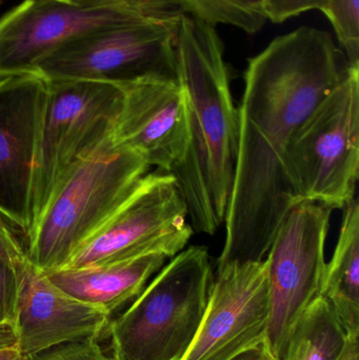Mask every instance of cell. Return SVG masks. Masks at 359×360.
I'll return each instance as SVG.
<instances>
[{
  "label": "cell",
  "instance_id": "1",
  "mask_svg": "<svg viewBox=\"0 0 359 360\" xmlns=\"http://www.w3.org/2000/svg\"><path fill=\"white\" fill-rule=\"evenodd\" d=\"M349 68L328 32L301 27L249 59L238 108V150L217 266L261 262L299 205L287 172L301 124Z\"/></svg>",
  "mask_w": 359,
  "mask_h": 360
},
{
  "label": "cell",
  "instance_id": "2",
  "mask_svg": "<svg viewBox=\"0 0 359 360\" xmlns=\"http://www.w3.org/2000/svg\"><path fill=\"white\" fill-rule=\"evenodd\" d=\"M176 61L185 99L188 147L171 174L183 193L193 232L213 235L225 224L238 150V111L216 27L183 14Z\"/></svg>",
  "mask_w": 359,
  "mask_h": 360
},
{
  "label": "cell",
  "instance_id": "3",
  "mask_svg": "<svg viewBox=\"0 0 359 360\" xmlns=\"http://www.w3.org/2000/svg\"><path fill=\"white\" fill-rule=\"evenodd\" d=\"M150 166L112 134L82 154L57 186L27 236L29 259L42 272L58 270L132 194Z\"/></svg>",
  "mask_w": 359,
  "mask_h": 360
},
{
  "label": "cell",
  "instance_id": "4",
  "mask_svg": "<svg viewBox=\"0 0 359 360\" xmlns=\"http://www.w3.org/2000/svg\"><path fill=\"white\" fill-rule=\"evenodd\" d=\"M213 271L207 248L183 249L110 321L114 360H181L204 319Z\"/></svg>",
  "mask_w": 359,
  "mask_h": 360
},
{
  "label": "cell",
  "instance_id": "5",
  "mask_svg": "<svg viewBox=\"0 0 359 360\" xmlns=\"http://www.w3.org/2000/svg\"><path fill=\"white\" fill-rule=\"evenodd\" d=\"M185 14L181 0H156L141 18L97 30L61 48L36 68L46 80L122 84L145 78L177 79L176 40Z\"/></svg>",
  "mask_w": 359,
  "mask_h": 360
},
{
  "label": "cell",
  "instance_id": "6",
  "mask_svg": "<svg viewBox=\"0 0 359 360\" xmlns=\"http://www.w3.org/2000/svg\"><path fill=\"white\" fill-rule=\"evenodd\" d=\"M287 172L297 202L344 209L359 172V68L349 67L297 131Z\"/></svg>",
  "mask_w": 359,
  "mask_h": 360
},
{
  "label": "cell",
  "instance_id": "7",
  "mask_svg": "<svg viewBox=\"0 0 359 360\" xmlns=\"http://www.w3.org/2000/svg\"><path fill=\"white\" fill-rule=\"evenodd\" d=\"M46 89L31 231L74 162L112 134L124 97L119 84L91 80H46Z\"/></svg>",
  "mask_w": 359,
  "mask_h": 360
},
{
  "label": "cell",
  "instance_id": "8",
  "mask_svg": "<svg viewBox=\"0 0 359 360\" xmlns=\"http://www.w3.org/2000/svg\"><path fill=\"white\" fill-rule=\"evenodd\" d=\"M193 233L176 179L171 173H150L61 269L101 266L149 253L174 257Z\"/></svg>",
  "mask_w": 359,
  "mask_h": 360
},
{
  "label": "cell",
  "instance_id": "9",
  "mask_svg": "<svg viewBox=\"0 0 359 360\" xmlns=\"http://www.w3.org/2000/svg\"><path fill=\"white\" fill-rule=\"evenodd\" d=\"M332 209L301 201L285 217L266 256L270 321L263 347L282 360L294 326L320 295Z\"/></svg>",
  "mask_w": 359,
  "mask_h": 360
},
{
  "label": "cell",
  "instance_id": "10",
  "mask_svg": "<svg viewBox=\"0 0 359 360\" xmlns=\"http://www.w3.org/2000/svg\"><path fill=\"white\" fill-rule=\"evenodd\" d=\"M156 0H129L100 8L50 0H23L0 17V78L36 73V68L74 40L145 16Z\"/></svg>",
  "mask_w": 359,
  "mask_h": 360
},
{
  "label": "cell",
  "instance_id": "11",
  "mask_svg": "<svg viewBox=\"0 0 359 360\" xmlns=\"http://www.w3.org/2000/svg\"><path fill=\"white\" fill-rule=\"evenodd\" d=\"M270 321L267 262L217 266L197 334L181 360H232L263 345Z\"/></svg>",
  "mask_w": 359,
  "mask_h": 360
},
{
  "label": "cell",
  "instance_id": "12",
  "mask_svg": "<svg viewBox=\"0 0 359 360\" xmlns=\"http://www.w3.org/2000/svg\"><path fill=\"white\" fill-rule=\"evenodd\" d=\"M46 94L37 73L0 78V213L27 238Z\"/></svg>",
  "mask_w": 359,
  "mask_h": 360
},
{
  "label": "cell",
  "instance_id": "13",
  "mask_svg": "<svg viewBox=\"0 0 359 360\" xmlns=\"http://www.w3.org/2000/svg\"><path fill=\"white\" fill-rule=\"evenodd\" d=\"M122 88L114 143L132 150L159 172H172L188 147L185 99L178 80L145 78Z\"/></svg>",
  "mask_w": 359,
  "mask_h": 360
},
{
  "label": "cell",
  "instance_id": "14",
  "mask_svg": "<svg viewBox=\"0 0 359 360\" xmlns=\"http://www.w3.org/2000/svg\"><path fill=\"white\" fill-rule=\"evenodd\" d=\"M20 292L12 331L27 359L65 342L98 338L111 315L53 285L31 262L20 270Z\"/></svg>",
  "mask_w": 359,
  "mask_h": 360
},
{
  "label": "cell",
  "instance_id": "15",
  "mask_svg": "<svg viewBox=\"0 0 359 360\" xmlns=\"http://www.w3.org/2000/svg\"><path fill=\"white\" fill-rule=\"evenodd\" d=\"M168 258L164 253H149L113 264L44 273L67 295L112 315L143 291Z\"/></svg>",
  "mask_w": 359,
  "mask_h": 360
},
{
  "label": "cell",
  "instance_id": "16",
  "mask_svg": "<svg viewBox=\"0 0 359 360\" xmlns=\"http://www.w3.org/2000/svg\"><path fill=\"white\" fill-rule=\"evenodd\" d=\"M320 295L334 309L346 333L359 331V205L344 207L337 247L325 266Z\"/></svg>",
  "mask_w": 359,
  "mask_h": 360
},
{
  "label": "cell",
  "instance_id": "17",
  "mask_svg": "<svg viewBox=\"0 0 359 360\" xmlns=\"http://www.w3.org/2000/svg\"><path fill=\"white\" fill-rule=\"evenodd\" d=\"M346 338L334 309L318 295L294 326L282 360H337Z\"/></svg>",
  "mask_w": 359,
  "mask_h": 360
},
{
  "label": "cell",
  "instance_id": "18",
  "mask_svg": "<svg viewBox=\"0 0 359 360\" xmlns=\"http://www.w3.org/2000/svg\"><path fill=\"white\" fill-rule=\"evenodd\" d=\"M266 0H181L185 14L212 27L232 25L248 34L261 31L267 22Z\"/></svg>",
  "mask_w": 359,
  "mask_h": 360
},
{
  "label": "cell",
  "instance_id": "19",
  "mask_svg": "<svg viewBox=\"0 0 359 360\" xmlns=\"http://www.w3.org/2000/svg\"><path fill=\"white\" fill-rule=\"evenodd\" d=\"M322 12L332 25L349 67L359 68V0H327Z\"/></svg>",
  "mask_w": 359,
  "mask_h": 360
},
{
  "label": "cell",
  "instance_id": "20",
  "mask_svg": "<svg viewBox=\"0 0 359 360\" xmlns=\"http://www.w3.org/2000/svg\"><path fill=\"white\" fill-rule=\"evenodd\" d=\"M20 270L0 258V331L6 328L12 330L14 325L20 292Z\"/></svg>",
  "mask_w": 359,
  "mask_h": 360
},
{
  "label": "cell",
  "instance_id": "21",
  "mask_svg": "<svg viewBox=\"0 0 359 360\" xmlns=\"http://www.w3.org/2000/svg\"><path fill=\"white\" fill-rule=\"evenodd\" d=\"M0 258L20 270L29 264L25 233L0 213Z\"/></svg>",
  "mask_w": 359,
  "mask_h": 360
},
{
  "label": "cell",
  "instance_id": "22",
  "mask_svg": "<svg viewBox=\"0 0 359 360\" xmlns=\"http://www.w3.org/2000/svg\"><path fill=\"white\" fill-rule=\"evenodd\" d=\"M98 338H86L65 342L44 351L30 360H114L99 346Z\"/></svg>",
  "mask_w": 359,
  "mask_h": 360
},
{
  "label": "cell",
  "instance_id": "23",
  "mask_svg": "<svg viewBox=\"0 0 359 360\" xmlns=\"http://www.w3.org/2000/svg\"><path fill=\"white\" fill-rule=\"evenodd\" d=\"M327 0H266L265 14L273 23H282L308 11H322Z\"/></svg>",
  "mask_w": 359,
  "mask_h": 360
},
{
  "label": "cell",
  "instance_id": "24",
  "mask_svg": "<svg viewBox=\"0 0 359 360\" xmlns=\"http://www.w3.org/2000/svg\"><path fill=\"white\" fill-rule=\"evenodd\" d=\"M50 1L59 2V4L77 6V8H100L126 4L129 0H50Z\"/></svg>",
  "mask_w": 359,
  "mask_h": 360
},
{
  "label": "cell",
  "instance_id": "25",
  "mask_svg": "<svg viewBox=\"0 0 359 360\" xmlns=\"http://www.w3.org/2000/svg\"><path fill=\"white\" fill-rule=\"evenodd\" d=\"M337 360H359V331L348 332L345 347Z\"/></svg>",
  "mask_w": 359,
  "mask_h": 360
},
{
  "label": "cell",
  "instance_id": "26",
  "mask_svg": "<svg viewBox=\"0 0 359 360\" xmlns=\"http://www.w3.org/2000/svg\"><path fill=\"white\" fill-rule=\"evenodd\" d=\"M232 360H274L268 354L263 345L257 347V348L251 349V350L246 351L242 354L238 355L237 357Z\"/></svg>",
  "mask_w": 359,
  "mask_h": 360
},
{
  "label": "cell",
  "instance_id": "27",
  "mask_svg": "<svg viewBox=\"0 0 359 360\" xmlns=\"http://www.w3.org/2000/svg\"><path fill=\"white\" fill-rule=\"evenodd\" d=\"M0 360H30L17 348L16 345H6L0 346Z\"/></svg>",
  "mask_w": 359,
  "mask_h": 360
}]
</instances>
